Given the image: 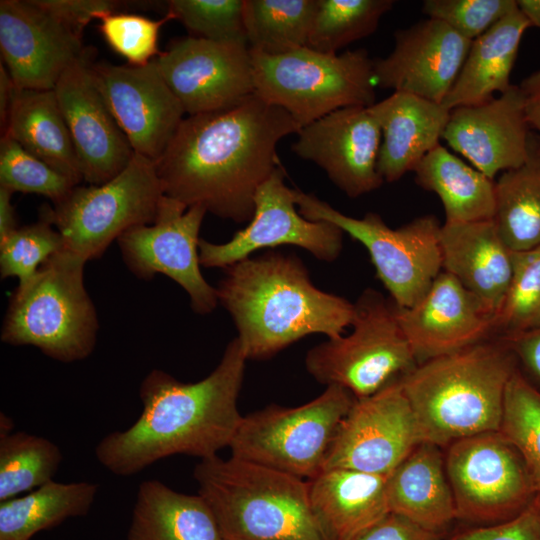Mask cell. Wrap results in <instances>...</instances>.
<instances>
[{"label":"cell","mask_w":540,"mask_h":540,"mask_svg":"<svg viewBox=\"0 0 540 540\" xmlns=\"http://www.w3.org/2000/svg\"><path fill=\"white\" fill-rule=\"evenodd\" d=\"M519 87L523 94L528 126L535 129L540 138V68L525 77Z\"/></svg>","instance_id":"cell-48"},{"label":"cell","mask_w":540,"mask_h":540,"mask_svg":"<svg viewBox=\"0 0 540 540\" xmlns=\"http://www.w3.org/2000/svg\"><path fill=\"white\" fill-rule=\"evenodd\" d=\"M499 432L521 455L540 494V390L519 368L506 387Z\"/></svg>","instance_id":"cell-37"},{"label":"cell","mask_w":540,"mask_h":540,"mask_svg":"<svg viewBox=\"0 0 540 540\" xmlns=\"http://www.w3.org/2000/svg\"><path fill=\"white\" fill-rule=\"evenodd\" d=\"M415 182L440 198L446 223L493 219L495 180L468 165L441 144L413 171Z\"/></svg>","instance_id":"cell-31"},{"label":"cell","mask_w":540,"mask_h":540,"mask_svg":"<svg viewBox=\"0 0 540 540\" xmlns=\"http://www.w3.org/2000/svg\"><path fill=\"white\" fill-rule=\"evenodd\" d=\"M517 5L531 26L540 28V0H518Z\"/></svg>","instance_id":"cell-51"},{"label":"cell","mask_w":540,"mask_h":540,"mask_svg":"<svg viewBox=\"0 0 540 540\" xmlns=\"http://www.w3.org/2000/svg\"><path fill=\"white\" fill-rule=\"evenodd\" d=\"M207 210L187 207L163 195L152 224L133 227L117 244L124 264L137 278L163 274L184 289L195 313L206 315L218 305L216 287L200 270L199 232Z\"/></svg>","instance_id":"cell-13"},{"label":"cell","mask_w":540,"mask_h":540,"mask_svg":"<svg viewBox=\"0 0 540 540\" xmlns=\"http://www.w3.org/2000/svg\"><path fill=\"white\" fill-rule=\"evenodd\" d=\"M85 264L61 249L29 281L18 284L4 316L1 341L34 346L64 363L87 358L95 348L99 322L84 284Z\"/></svg>","instance_id":"cell-6"},{"label":"cell","mask_w":540,"mask_h":540,"mask_svg":"<svg viewBox=\"0 0 540 540\" xmlns=\"http://www.w3.org/2000/svg\"><path fill=\"white\" fill-rule=\"evenodd\" d=\"M246 361L235 337L200 381L182 382L163 370L150 371L139 388L140 416L97 444L98 462L115 475L131 476L173 455L216 456L229 447L242 419L238 397Z\"/></svg>","instance_id":"cell-2"},{"label":"cell","mask_w":540,"mask_h":540,"mask_svg":"<svg viewBox=\"0 0 540 540\" xmlns=\"http://www.w3.org/2000/svg\"><path fill=\"white\" fill-rule=\"evenodd\" d=\"M295 200L306 219L333 223L366 248L377 278L400 308L415 305L442 271L441 225L433 215L390 228L377 213L350 217L298 189Z\"/></svg>","instance_id":"cell-11"},{"label":"cell","mask_w":540,"mask_h":540,"mask_svg":"<svg viewBox=\"0 0 540 540\" xmlns=\"http://www.w3.org/2000/svg\"><path fill=\"white\" fill-rule=\"evenodd\" d=\"M316 7L317 0H244L250 50L280 55L307 47Z\"/></svg>","instance_id":"cell-34"},{"label":"cell","mask_w":540,"mask_h":540,"mask_svg":"<svg viewBox=\"0 0 540 540\" xmlns=\"http://www.w3.org/2000/svg\"><path fill=\"white\" fill-rule=\"evenodd\" d=\"M15 85L4 64H0V124L3 131L13 97Z\"/></svg>","instance_id":"cell-50"},{"label":"cell","mask_w":540,"mask_h":540,"mask_svg":"<svg viewBox=\"0 0 540 540\" xmlns=\"http://www.w3.org/2000/svg\"><path fill=\"white\" fill-rule=\"evenodd\" d=\"M163 195L154 161L134 153L114 178L77 185L53 207L43 206L40 215L62 236V249L88 262L129 229L152 224Z\"/></svg>","instance_id":"cell-8"},{"label":"cell","mask_w":540,"mask_h":540,"mask_svg":"<svg viewBox=\"0 0 540 540\" xmlns=\"http://www.w3.org/2000/svg\"><path fill=\"white\" fill-rule=\"evenodd\" d=\"M89 69L134 153L156 161L174 137L185 111L155 59L144 66L91 62Z\"/></svg>","instance_id":"cell-17"},{"label":"cell","mask_w":540,"mask_h":540,"mask_svg":"<svg viewBox=\"0 0 540 540\" xmlns=\"http://www.w3.org/2000/svg\"><path fill=\"white\" fill-rule=\"evenodd\" d=\"M250 53L255 94L286 110L301 128L338 109L376 103L373 59L365 49Z\"/></svg>","instance_id":"cell-7"},{"label":"cell","mask_w":540,"mask_h":540,"mask_svg":"<svg viewBox=\"0 0 540 540\" xmlns=\"http://www.w3.org/2000/svg\"><path fill=\"white\" fill-rule=\"evenodd\" d=\"M518 8L515 0H425L422 11L474 41Z\"/></svg>","instance_id":"cell-43"},{"label":"cell","mask_w":540,"mask_h":540,"mask_svg":"<svg viewBox=\"0 0 540 540\" xmlns=\"http://www.w3.org/2000/svg\"><path fill=\"white\" fill-rule=\"evenodd\" d=\"M63 456L52 441L23 431L0 436V502L53 480Z\"/></svg>","instance_id":"cell-35"},{"label":"cell","mask_w":540,"mask_h":540,"mask_svg":"<svg viewBox=\"0 0 540 540\" xmlns=\"http://www.w3.org/2000/svg\"><path fill=\"white\" fill-rule=\"evenodd\" d=\"M13 428L12 420L7 417L5 414H1V421H0V431L1 435H6L11 433V430Z\"/></svg>","instance_id":"cell-52"},{"label":"cell","mask_w":540,"mask_h":540,"mask_svg":"<svg viewBox=\"0 0 540 540\" xmlns=\"http://www.w3.org/2000/svg\"><path fill=\"white\" fill-rule=\"evenodd\" d=\"M64 26L83 37L85 27L94 19L122 12L128 2L115 0H35Z\"/></svg>","instance_id":"cell-45"},{"label":"cell","mask_w":540,"mask_h":540,"mask_svg":"<svg viewBox=\"0 0 540 540\" xmlns=\"http://www.w3.org/2000/svg\"><path fill=\"white\" fill-rule=\"evenodd\" d=\"M173 17L166 13L154 20L136 13L117 12L101 19L99 31L106 43L127 64L144 66L161 52L158 48L161 27Z\"/></svg>","instance_id":"cell-42"},{"label":"cell","mask_w":540,"mask_h":540,"mask_svg":"<svg viewBox=\"0 0 540 540\" xmlns=\"http://www.w3.org/2000/svg\"><path fill=\"white\" fill-rule=\"evenodd\" d=\"M1 135L69 178L83 181L79 159L54 90L15 87Z\"/></svg>","instance_id":"cell-29"},{"label":"cell","mask_w":540,"mask_h":540,"mask_svg":"<svg viewBox=\"0 0 540 540\" xmlns=\"http://www.w3.org/2000/svg\"><path fill=\"white\" fill-rule=\"evenodd\" d=\"M442 270L454 276L495 315L513 272V251L494 219L446 223L440 228Z\"/></svg>","instance_id":"cell-24"},{"label":"cell","mask_w":540,"mask_h":540,"mask_svg":"<svg viewBox=\"0 0 540 540\" xmlns=\"http://www.w3.org/2000/svg\"><path fill=\"white\" fill-rule=\"evenodd\" d=\"M297 135L293 152L321 167L348 197H360L384 183L377 169L382 133L369 107L338 109Z\"/></svg>","instance_id":"cell-19"},{"label":"cell","mask_w":540,"mask_h":540,"mask_svg":"<svg viewBox=\"0 0 540 540\" xmlns=\"http://www.w3.org/2000/svg\"><path fill=\"white\" fill-rule=\"evenodd\" d=\"M395 311L417 364L495 337V314L443 270L415 305Z\"/></svg>","instance_id":"cell-20"},{"label":"cell","mask_w":540,"mask_h":540,"mask_svg":"<svg viewBox=\"0 0 540 540\" xmlns=\"http://www.w3.org/2000/svg\"><path fill=\"white\" fill-rule=\"evenodd\" d=\"M98 485L53 480L28 495L0 502V540H30L36 533L86 515Z\"/></svg>","instance_id":"cell-32"},{"label":"cell","mask_w":540,"mask_h":540,"mask_svg":"<svg viewBox=\"0 0 540 540\" xmlns=\"http://www.w3.org/2000/svg\"><path fill=\"white\" fill-rule=\"evenodd\" d=\"M350 334L308 350V373L326 386L338 385L356 398L370 396L418 364L395 311V304L374 289L354 303Z\"/></svg>","instance_id":"cell-9"},{"label":"cell","mask_w":540,"mask_h":540,"mask_svg":"<svg viewBox=\"0 0 540 540\" xmlns=\"http://www.w3.org/2000/svg\"><path fill=\"white\" fill-rule=\"evenodd\" d=\"M300 129L286 110L255 93L235 107L187 116L154 161L163 193L249 223L258 188L279 167L278 142Z\"/></svg>","instance_id":"cell-1"},{"label":"cell","mask_w":540,"mask_h":540,"mask_svg":"<svg viewBox=\"0 0 540 540\" xmlns=\"http://www.w3.org/2000/svg\"><path fill=\"white\" fill-rule=\"evenodd\" d=\"M518 368L508 344L494 337L418 364L400 377L422 442H453L499 431L509 379Z\"/></svg>","instance_id":"cell-4"},{"label":"cell","mask_w":540,"mask_h":540,"mask_svg":"<svg viewBox=\"0 0 540 540\" xmlns=\"http://www.w3.org/2000/svg\"><path fill=\"white\" fill-rule=\"evenodd\" d=\"M540 326V246L513 251L512 277L495 315V337L502 338Z\"/></svg>","instance_id":"cell-38"},{"label":"cell","mask_w":540,"mask_h":540,"mask_svg":"<svg viewBox=\"0 0 540 540\" xmlns=\"http://www.w3.org/2000/svg\"><path fill=\"white\" fill-rule=\"evenodd\" d=\"M0 50L15 87L33 90H54L66 69L90 52L35 0L0 1Z\"/></svg>","instance_id":"cell-18"},{"label":"cell","mask_w":540,"mask_h":540,"mask_svg":"<svg viewBox=\"0 0 540 540\" xmlns=\"http://www.w3.org/2000/svg\"><path fill=\"white\" fill-rule=\"evenodd\" d=\"M12 195V191L0 187V241L18 228Z\"/></svg>","instance_id":"cell-49"},{"label":"cell","mask_w":540,"mask_h":540,"mask_svg":"<svg viewBox=\"0 0 540 540\" xmlns=\"http://www.w3.org/2000/svg\"><path fill=\"white\" fill-rule=\"evenodd\" d=\"M225 540H329L311 506L308 481L231 456L194 469Z\"/></svg>","instance_id":"cell-5"},{"label":"cell","mask_w":540,"mask_h":540,"mask_svg":"<svg viewBox=\"0 0 540 540\" xmlns=\"http://www.w3.org/2000/svg\"><path fill=\"white\" fill-rule=\"evenodd\" d=\"M393 0H317L307 47L336 54L348 44L369 36Z\"/></svg>","instance_id":"cell-36"},{"label":"cell","mask_w":540,"mask_h":540,"mask_svg":"<svg viewBox=\"0 0 540 540\" xmlns=\"http://www.w3.org/2000/svg\"><path fill=\"white\" fill-rule=\"evenodd\" d=\"M447 540H540V494L513 519L465 529Z\"/></svg>","instance_id":"cell-44"},{"label":"cell","mask_w":540,"mask_h":540,"mask_svg":"<svg viewBox=\"0 0 540 540\" xmlns=\"http://www.w3.org/2000/svg\"><path fill=\"white\" fill-rule=\"evenodd\" d=\"M254 205L251 221L229 241L200 239L201 266L225 269L260 249L284 245L302 248L324 262H333L341 254L344 232L328 221H312L301 215L296 209L295 189L285 184L280 167L260 185Z\"/></svg>","instance_id":"cell-14"},{"label":"cell","mask_w":540,"mask_h":540,"mask_svg":"<svg viewBox=\"0 0 540 540\" xmlns=\"http://www.w3.org/2000/svg\"><path fill=\"white\" fill-rule=\"evenodd\" d=\"M387 497L390 512L442 534L456 510L441 448L418 444L388 475Z\"/></svg>","instance_id":"cell-27"},{"label":"cell","mask_w":540,"mask_h":540,"mask_svg":"<svg viewBox=\"0 0 540 540\" xmlns=\"http://www.w3.org/2000/svg\"><path fill=\"white\" fill-rule=\"evenodd\" d=\"M127 540H225L199 494L177 492L156 479L138 488Z\"/></svg>","instance_id":"cell-30"},{"label":"cell","mask_w":540,"mask_h":540,"mask_svg":"<svg viewBox=\"0 0 540 540\" xmlns=\"http://www.w3.org/2000/svg\"><path fill=\"white\" fill-rule=\"evenodd\" d=\"M394 36L392 52L373 59L376 86L442 104L472 42L433 18L397 30Z\"/></svg>","instance_id":"cell-22"},{"label":"cell","mask_w":540,"mask_h":540,"mask_svg":"<svg viewBox=\"0 0 540 540\" xmlns=\"http://www.w3.org/2000/svg\"><path fill=\"white\" fill-rule=\"evenodd\" d=\"M519 85L492 100L451 110L442 138L473 167L493 179L521 166L531 133Z\"/></svg>","instance_id":"cell-23"},{"label":"cell","mask_w":540,"mask_h":540,"mask_svg":"<svg viewBox=\"0 0 540 540\" xmlns=\"http://www.w3.org/2000/svg\"><path fill=\"white\" fill-rule=\"evenodd\" d=\"M216 291L247 360L271 358L311 334L338 338L354 316V303L317 288L300 258L280 252L226 267Z\"/></svg>","instance_id":"cell-3"},{"label":"cell","mask_w":540,"mask_h":540,"mask_svg":"<svg viewBox=\"0 0 540 540\" xmlns=\"http://www.w3.org/2000/svg\"><path fill=\"white\" fill-rule=\"evenodd\" d=\"M369 110L382 133L377 169L386 182L414 171L440 144L451 112L443 104L403 92H393Z\"/></svg>","instance_id":"cell-25"},{"label":"cell","mask_w":540,"mask_h":540,"mask_svg":"<svg viewBox=\"0 0 540 540\" xmlns=\"http://www.w3.org/2000/svg\"><path fill=\"white\" fill-rule=\"evenodd\" d=\"M532 27L515 9L472 41L467 57L443 105L452 110L477 105L507 91L524 32Z\"/></svg>","instance_id":"cell-28"},{"label":"cell","mask_w":540,"mask_h":540,"mask_svg":"<svg viewBox=\"0 0 540 540\" xmlns=\"http://www.w3.org/2000/svg\"><path fill=\"white\" fill-rule=\"evenodd\" d=\"M165 4L166 13L180 21L191 37L248 45L244 0H170Z\"/></svg>","instance_id":"cell-41"},{"label":"cell","mask_w":540,"mask_h":540,"mask_svg":"<svg viewBox=\"0 0 540 540\" xmlns=\"http://www.w3.org/2000/svg\"><path fill=\"white\" fill-rule=\"evenodd\" d=\"M91 62L89 52L71 64L54 92L79 159L83 181L99 185L118 175L131 161L134 151L92 78Z\"/></svg>","instance_id":"cell-21"},{"label":"cell","mask_w":540,"mask_h":540,"mask_svg":"<svg viewBox=\"0 0 540 540\" xmlns=\"http://www.w3.org/2000/svg\"><path fill=\"white\" fill-rule=\"evenodd\" d=\"M355 399L347 389L330 385L303 405H270L242 416L229 445L231 456L310 480L323 471Z\"/></svg>","instance_id":"cell-10"},{"label":"cell","mask_w":540,"mask_h":540,"mask_svg":"<svg viewBox=\"0 0 540 540\" xmlns=\"http://www.w3.org/2000/svg\"><path fill=\"white\" fill-rule=\"evenodd\" d=\"M501 339L508 344L517 364H521L529 375L530 379H527L540 390V326Z\"/></svg>","instance_id":"cell-47"},{"label":"cell","mask_w":540,"mask_h":540,"mask_svg":"<svg viewBox=\"0 0 540 540\" xmlns=\"http://www.w3.org/2000/svg\"><path fill=\"white\" fill-rule=\"evenodd\" d=\"M494 221L514 252L540 246V138L530 135L525 162L495 181Z\"/></svg>","instance_id":"cell-33"},{"label":"cell","mask_w":540,"mask_h":540,"mask_svg":"<svg viewBox=\"0 0 540 540\" xmlns=\"http://www.w3.org/2000/svg\"><path fill=\"white\" fill-rule=\"evenodd\" d=\"M155 62L188 116L235 107L255 93L247 44L187 36L174 39Z\"/></svg>","instance_id":"cell-16"},{"label":"cell","mask_w":540,"mask_h":540,"mask_svg":"<svg viewBox=\"0 0 540 540\" xmlns=\"http://www.w3.org/2000/svg\"><path fill=\"white\" fill-rule=\"evenodd\" d=\"M441 535L399 514L389 512L352 540H441Z\"/></svg>","instance_id":"cell-46"},{"label":"cell","mask_w":540,"mask_h":540,"mask_svg":"<svg viewBox=\"0 0 540 540\" xmlns=\"http://www.w3.org/2000/svg\"><path fill=\"white\" fill-rule=\"evenodd\" d=\"M422 442L400 378L356 398L341 421L324 469L345 468L388 476Z\"/></svg>","instance_id":"cell-15"},{"label":"cell","mask_w":540,"mask_h":540,"mask_svg":"<svg viewBox=\"0 0 540 540\" xmlns=\"http://www.w3.org/2000/svg\"><path fill=\"white\" fill-rule=\"evenodd\" d=\"M62 248V236L40 215L37 222L18 227L0 241L1 278L15 277L18 284L26 283Z\"/></svg>","instance_id":"cell-40"},{"label":"cell","mask_w":540,"mask_h":540,"mask_svg":"<svg viewBox=\"0 0 540 540\" xmlns=\"http://www.w3.org/2000/svg\"><path fill=\"white\" fill-rule=\"evenodd\" d=\"M77 185L8 136L0 140V187L60 202Z\"/></svg>","instance_id":"cell-39"},{"label":"cell","mask_w":540,"mask_h":540,"mask_svg":"<svg viewBox=\"0 0 540 540\" xmlns=\"http://www.w3.org/2000/svg\"><path fill=\"white\" fill-rule=\"evenodd\" d=\"M387 477L332 468L308 480L312 509L329 540H352L390 512Z\"/></svg>","instance_id":"cell-26"},{"label":"cell","mask_w":540,"mask_h":540,"mask_svg":"<svg viewBox=\"0 0 540 540\" xmlns=\"http://www.w3.org/2000/svg\"><path fill=\"white\" fill-rule=\"evenodd\" d=\"M447 448L445 470L456 519L480 525L505 522L538 494L521 455L499 431L466 437Z\"/></svg>","instance_id":"cell-12"}]
</instances>
